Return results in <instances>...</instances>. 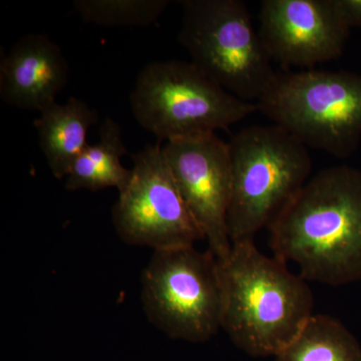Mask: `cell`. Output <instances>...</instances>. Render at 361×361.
I'll return each mask as SVG.
<instances>
[{
	"label": "cell",
	"instance_id": "obj_1",
	"mask_svg": "<svg viewBox=\"0 0 361 361\" xmlns=\"http://www.w3.org/2000/svg\"><path fill=\"white\" fill-rule=\"evenodd\" d=\"M275 257L295 263L305 280L338 287L361 280V171H320L269 226Z\"/></svg>",
	"mask_w": 361,
	"mask_h": 361
},
{
	"label": "cell",
	"instance_id": "obj_2",
	"mask_svg": "<svg viewBox=\"0 0 361 361\" xmlns=\"http://www.w3.org/2000/svg\"><path fill=\"white\" fill-rule=\"evenodd\" d=\"M219 265L222 329L249 355H279L313 315L306 280L280 259L261 253L254 239L233 243Z\"/></svg>",
	"mask_w": 361,
	"mask_h": 361
},
{
	"label": "cell",
	"instance_id": "obj_3",
	"mask_svg": "<svg viewBox=\"0 0 361 361\" xmlns=\"http://www.w3.org/2000/svg\"><path fill=\"white\" fill-rule=\"evenodd\" d=\"M232 194L227 226L231 243L254 239L311 178L307 147L279 126H251L228 142Z\"/></svg>",
	"mask_w": 361,
	"mask_h": 361
},
{
	"label": "cell",
	"instance_id": "obj_4",
	"mask_svg": "<svg viewBox=\"0 0 361 361\" xmlns=\"http://www.w3.org/2000/svg\"><path fill=\"white\" fill-rule=\"evenodd\" d=\"M258 111L307 148L338 159L353 156L361 142V75L304 70L277 73L256 103Z\"/></svg>",
	"mask_w": 361,
	"mask_h": 361
},
{
	"label": "cell",
	"instance_id": "obj_5",
	"mask_svg": "<svg viewBox=\"0 0 361 361\" xmlns=\"http://www.w3.org/2000/svg\"><path fill=\"white\" fill-rule=\"evenodd\" d=\"M178 39L191 63L240 99L257 103L277 73L240 0H182Z\"/></svg>",
	"mask_w": 361,
	"mask_h": 361
},
{
	"label": "cell",
	"instance_id": "obj_6",
	"mask_svg": "<svg viewBox=\"0 0 361 361\" xmlns=\"http://www.w3.org/2000/svg\"><path fill=\"white\" fill-rule=\"evenodd\" d=\"M142 129L159 142L227 130L258 111L215 84L190 61L169 59L145 66L130 96Z\"/></svg>",
	"mask_w": 361,
	"mask_h": 361
},
{
	"label": "cell",
	"instance_id": "obj_7",
	"mask_svg": "<svg viewBox=\"0 0 361 361\" xmlns=\"http://www.w3.org/2000/svg\"><path fill=\"white\" fill-rule=\"evenodd\" d=\"M141 284L147 318L171 338L200 343L222 329L220 265L210 250L154 251Z\"/></svg>",
	"mask_w": 361,
	"mask_h": 361
},
{
	"label": "cell",
	"instance_id": "obj_8",
	"mask_svg": "<svg viewBox=\"0 0 361 361\" xmlns=\"http://www.w3.org/2000/svg\"><path fill=\"white\" fill-rule=\"evenodd\" d=\"M132 160V176L113 208V224L121 240L156 251L194 246L204 239L160 142L145 147Z\"/></svg>",
	"mask_w": 361,
	"mask_h": 361
},
{
	"label": "cell",
	"instance_id": "obj_9",
	"mask_svg": "<svg viewBox=\"0 0 361 361\" xmlns=\"http://www.w3.org/2000/svg\"><path fill=\"white\" fill-rule=\"evenodd\" d=\"M164 155L209 250L219 261L232 248L227 218L232 194L228 142L215 133L166 142Z\"/></svg>",
	"mask_w": 361,
	"mask_h": 361
},
{
	"label": "cell",
	"instance_id": "obj_10",
	"mask_svg": "<svg viewBox=\"0 0 361 361\" xmlns=\"http://www.w3.org/2000/svg\"><path fill=\"white\" fill-rule=\"evenodd\" d=\"M259 35L273 61L312 68L341 58L350 28L332 0H264Z\"/></svg>",
	"mask_w": 361,
	"mask_h": 361
},
{
	"label": "cell",
	"instance_id": "obj_11",
	"mask_svg": "<svg viewBox=\"0 0 361 361\" xmlns=\"http://www.w3.org/2000/svg\"><path fill=\"white\" fill-rule=\"evenodd\" d=\"M70 66L47 35H28L11 47L0 65V97L20 110L42 111L56 103Z\"/></svg>",
	"mask_w": 361,
	"mask_h": 361
},
{
	"label": "cell",
	"instance_id": "obj_12",
	"mask_svg": "<svg viewBox=\"0 0 361 361\" xmlns=\"http://www.w3.org/2000/svg\"><path fill=\"white\" fill-rule=\"evenodd\" d=\"M97 122V111L75 97L65 104L54 103L40 111L33 125L54 177L66 178L73 164L89 146L87 132Z\"/></svg>",
	"mask_w": 361,
	"mask_h": 361
},
{
	"label": "cell",
	"instance_id": "obj_13",
	"mask_svg": "<svg viewBox=\"0 0 361 361\" xmlns=\"http://www.w3.org/2000/svg\"><path fill=\"white\" fill-rule=\"evenodd\" d=\"M127 154L120 126L113 118H104L99 142L89 145L71 166L66 176V189L97 192L116 188L120 193L132 176V170L123 167L121 161Z\"/></svg>",
	"mask_w": 361,
	"mask_h": 361
},
{
	"label": "cell",
	"instance_id": "obj_14",
	"mask_svg": "<svg viewBox=\"0 0 361 361\" xmlns=\"http://www.w3.org/2000/svg\"><path fill=\"white\" fill-rule=\"evenodd\" d=\"M276 361H361V345L339 320L313 314Z\"/></svg>",
	"mask_w": 361,
	"mask_h": 361
},
{
	"label": "cell",
	"instance_id": "obj_15",
	"mask_svg": "<svg viewBox=\"0 0 361 361\" xmlns=\"http://www.w3.org/2000/svg\"><path fill=\"white\" fill-rule=\"evenodd\" d=\"M169 4L168 0H75L73 6L85 23L123 27L153 25Z\"/></svg>",
	"mask_w": 361,
	"mask_h": 361
},
{
	"label": "cell",
	"instance_id": "obj_16",
	"mask_svg": "<svg viewBox=\"0 0 361 361\" xmlns=\"http://www.w3.org/2000/svg\"><path fill=\"white\" fill-rule=\"evenodd\" d=\"M332 4L349 28H361V0H332Z\"/></svg>",
	"mask_w": 361,
	"mask_h": 361
}]
</instances>
